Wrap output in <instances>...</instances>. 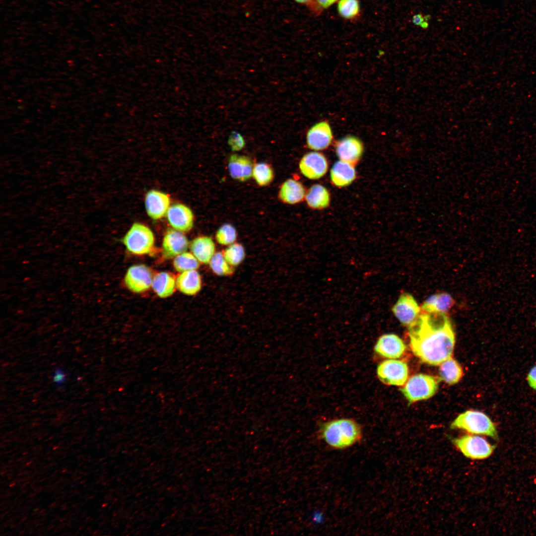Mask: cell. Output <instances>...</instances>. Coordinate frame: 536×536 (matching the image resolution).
<instances>
[{"instance_id": "cell-30", "label": "cell", "mask_w": 536, "mask_h": 536, "mask_svg": "<svg viewBox=\"0 0 536 536\" xmlns=\"http://www.w3.org/2000/svg\"><path fill=\"white\" fill-rule=\"evenodd\" d=\"M209 264L212 271L218 275L228 276L234 272L233 267L227 262L222 252L215 253Z\"/></svg>"}, {"instance_id": "cell-35", "label": "cell", "mask_w": 536, "mask_h": 536, "mask_svg": "<svg viewBox=\"0 0 536 536\" xmlns=\"http://www.w3.org/2000/svg\"><path fill=\"white\" fill-rule=\"evenodd\" d=\"M53 379L54 382L57 386H60L66 382L67 380L66 375L61 369L57 368L55 371Z\"/></svg>"}, {"instance_id": "cell-26", "label": "cell", "mask_w": 536, "mask_h": 536, "mask_svg": "<svg viewBox=\"0 0 536 536\" xmlns=\"http://www.w3.org/2000/svg\"><path fill=\"white\" fill-rule=\"evenodd\" d=\"M252 177L259 186H267L274 179L273 169L270 164L267 162L255 163L253 166Z\"/></svg>"}, {"instance_id": "cell-4", "label": "cell", "mask_w": 536, "mask_h": 536, "mask_svg": "<svg viewBox=\"0 0 536 536\" xmlns=\"http://www.w3.org/2000/svg\"><path fill=\"white\" fill-rule=\"evenodd\" d=\"M439 379L433 376L417 374L411 376L401 392L409 403L428 399L433 396L439 387Z\"/></svg>"}, {"instance_id": "cell-28", "label": "cell", "mask_w": 536, "mask_h": 536, "mask_svg": "<svg viewBox=\"0 0 536 536\" xmlns=\"http://www.w3.org/2000/svg\"><path fill=\"white\" fill-rule=\"evenodd\" d=\"M200 263L192 253L185 252L175 257L173 265L177 271L182 272L197 269Z\"/></svg>"}, {"instance_id": "cell-16", "label": "cell", "mask_w": 536, "mask_h": 536, "mask_svg": "<svg viewBox=\"0 0 536 536\" xmlns=\"http://www.w3.org/2000/svg\"><path fill=\"white\" fill-rule=\"evenodd\" d=\"M189 245V241L182 232L173 228L168 229L163 238V253L167 258H175L186 252Z\"/></svg>"}, {"instance_id": "cell-27", "label": "cell", "mask_w": 536, "mask_h": 536, "mask_svg": "<svg viewBox=\"0 0 536 536\" xmlns=\"http://www.w3.org/2000/svg\"><path fill=\"white\" fill-rule=\"evenodd\" d=\"M337 11L342 18L353 20L357 18L361 13V5L359 0H338Z\"/></svg>"}, {"instance_id": "cell-17", "label": "cell", "mask_w": 536, "mask_h": 536, "mask_svg": "<svg viewBox=\"0 0 536 536\" xmlns=\"http://www.w3.org/2000/svg\"><path fill=\"white\" fill-rule=\"evenodd\" d=\"M254 165L249 156L233 154L229 157L227 167L232 178L240 182H245L252 176Z\"/></svg>"}, {"instance_id": "cell-15", "label": "cell", "mask_w": 536, "mask_h": 536, "mask_svg": "<svg viewBox=\"0 0 536 536\" xmlns=\"http://www.w3.org/2000/svg\"><path fill=\"white\" fill-rule=\"evenodd\" d=\"M169 196L160 191H149L145 197V207L147 215L152 219L158 220L166 215L170 206Z\"/></svg>"}, {"instance_id": "cell-6", "label": "cell", "mask_w": 536, "mask_h": 536, "mask_svg": "<svg viewBox=\"0 0 536 536\" xmlns=\"http://www.w3.org/2000/svg\"><path fill=\"white\" fill-rule=\"evenodd\" d=\"M454 445L466 457L472 460L484 459L489 457L495 446L481 437L465 435L452 439Z\"/></svg>"}, {"instance_id": "cell-8", "label": "cell", "mask_w": 536, "mask_h": 536, "mask_svg": "<svg viewBox=\"0 0 536 536\" xmlns=\"http://www.w3.org/2000/svg\"><path fill=\"white\" fill-rule=\"evenodd\" d=\"M153 278V273L147 266L135 265L130 267L124 277L127 287L134 293H142L151 286Z\"/></svg>"}, {"instance_id": "cell-14", "label": "cell", "mask_w": 536, "mask_h": 536, "mask_svg": "<svg viewBox=\"0 0 536 536\" xmlns=\"http://www.w3.org/2000/svg\"><path fill=\"white\" fill-rule=\"evenodd\" d=\"M406 348L403 341L399 336L394 334H387L379 337L374 349L382 357L397 359L403 355Z\"/></svg>"}, {"instance_id": "cell-24", "label": "cell", "mask_w": 536, "mask_h": 536, "mask_svg": "<svg viewBox=\"0 0 536 536\" xmlns=\"http://www.w3.org/2000/svg\"><path fill=\"white\" fill-rule=\"evenodd\" d=\"M305 199L310 208L318 209L328 207L331 200L328 190L320 184L312 186L306 192Z\"/></svg>"}, {"instance_id": "cell-5", "label": "cell", "mask_w": 536, "mask_h": 536, "mask_svg": "<svg viewBox=\"0 0 536 536\" xmlns=\"http://www.w3.org/2000/svg\"><path fill=\"white\" fill-rule=\"evenodd\" d=\"M123 242L130 253L137 255H144L152 251L155 237L153 232L148 226L139 222H135L123 237Z\"/></svg>"}, {"instance_id": "cell-22", "label": "cell", "mask_w": 536, "mask_h": 536, "mask_svg": "<svg viewBox=\"0 0 536 536\" xmlns=\"http://www.w3.org/2000/svg\"><path fill=\"white\" fill-rule=\"evenodd\" d=\"M454 303V299L449 294L440 293L427 298L421 308L426 313L445 314L453 306Z\"/></svg>"}, {"instance_id": "cell-31", "label": "cell", "mask_w": 536, "mask_h": 536, "mask_svg": "<svg viewBox=\"0 0 536 536\" xmlns=\"http://www.w3.org/2000/svg\"><path fill=\"white\" fill-rule=\"evenodd\" d=\"M237 233L236 228L230 223H224L217 230L215 234L216 241L220 245L229 246L236 240Z\"/></svg>"}, {"instance_id": "cell-25", "label": "cell", "mask_w": 536, "mask_h": 536, "mask_svg": "<svg viewBox=\"0 0 536 536\" xmlns=\"http://www.w3.org/2000/svg\"><path fill=\"white\" fill-rule=\"evenodd\" d=\"M440 379L449 385L457 383L463 375L460 364L451 357L442 362L439 369Z\"/></svg>"}, {"instance_id": "cell-29", "label": "cell", "mask_w": 536, "mask_h": 536, "mask_svg": "<svg viewBox=\"0 0 536 536\" xmlns=\"http://www.w3.org/2000/svg\"><path fill=\"white\" fill-rule=\"evenodd\" d=\"M223 254L227 262L233 267L239 265L246 256L244 246L238 243H234L229 245Z\"/></svg>"}, {"instance_id": "cell-11", "label": "cell", "mask_w": 536, "mask_h": 536, "mask_svg": "<svg viewBox=\"0 0 536 536\" xmlns=\"http://www.w3.org/2000/svg\"><path fill=\"white\" fill-rule=\"evenodd\" d=\"M333 138V132L329 123L321 121L313 125L306 134L308 147L315 151L323 150L331 144Z\"/></svg>"}, {"instance_id": "cell-37", "label": "cell", "mask_w": 536, "mask_h": 536, "mask_svg": "<svg viewBox=\"0 0 536 536\" xmlns=\"http://www.w3.org/2000/svg\"><path fill=\"white\" fill-rule=\"evenodd\" d=\"M298 3L309 5L313 0H294Z\"/></svg>"}, {"instance_id": "cell-23", "label": "cell", "mask_w": 536, "mask_h": 536, "mask_svg": "<svg viewBox=\"0 0 536 536\" xmlns=\"http://www.w3.org/2000/svg\"><path fill=\"white\" fill-rule=\"evenodd\" d=\"M176 286V279L169 272L161 271L153 276L151 287L154 292L160 298L171 296Z\"/></svg>"}, {"instance_id": "cell-7", "label": "cell", "mask_w": 536, "mask_h": 536, "mask_svg": "<svg viewBox=\"0 0 536 536\" xmlns=\"http://www.w3.org/2000/svg\"><path fill=\"white\" fill-rule=\"evenodd\" d=\"M377 374L379 380L384 384L401 386L407 381L408 368L406 363L402 361L388 359L379 364Z\"/></svg>"}, {"instance_id": "cell-33", "label": "cell", "mask_w": 536, "mask_h": 536, "mask_svg": "<svg viewBox=\"0 0 536 536\" xmlns=\"http://www.w3.org/2000/svg\"><path fill=\"white\" fill-rule=\"evenodd\" d=\"M338 1V0H313L309 6L314 13L318 14L334 4L336 3Z\"/></svg>"}, {"instance_id": "cell-2", "label": "cell", "mask_w": 536, "mask_h": 536, "mask_svg": "<svg viewBox=\"0 0 536 536\" xmlns=\"http://www.w3.org/2000/svg\"><path fill=\"white\" fill-rule=\"evenodd\" d=\"M323 440L331 448L344 450L358 443L362 438L361 426L349 418L333 420L325 423L321 428Z\"/></svg>"}, {"instance_id": "cell-12", "label": "cell", "mask_w": 536, "mask_h": 536, "mask_svg": "<svg viewBox=\"0 0 536 536\" xmlns=\"http://www.w3.org/2000/svg\"><path fill=\"white\" fill-rule=\"evenodd\" d=\"M363 151L362 142L353 135H347L342 138L335 145V152L338 158L354 165L361 158Z\"/></svg>"}, {"instance_id": "cell-36", "label": "cell", "mask_w": 536, "mask_h": 536, "mask_svg": "<svg viewBox=\"0 0 536 536\" xmlns=\"http://www.w3.org/2000/svg\"><path fill=\"white\" fill-rule=\"evenodd\" d=\"M527 381L529 386L536 390V365L529 371L527 376Z\"/></svg>"}, {"instance_id": "cell-32", "label": "cell", "mask_w": 536, "mask_h": 536, "mask_svg": "<svg viewBox=\"0 0 536 536\" xmlns=\"http://www.w3.org/2000/svg\"><path fill=\"white\" fill-rule=\"evenodd\" d=\"M228 144L232 151H240L245 146L243 136L236 131H232L228 139Z\"/></svg>"}, {"instance_id": "cell-19", "label": "cell", "mask_w": 536, "mask_h": 536, "mask_svg": "<svg viewBox=\"0 0 536 536\" xmlns=\"http://www.w3.org/2000/svg\"><path fill=\"white\" fill-rule=\"evenodd\" d=\"M356 178L354 165L339 160L333 166L330 171V179L333 185L342 188L349 185Z\"/></svg>"}, {"instance_id": "cell-20", "label": "cell", "mask_w": 536, "mask_h": 536, "mask_svg": "<svg viewBox=\"0 0 536 536\" xmlns=\"http://www.w3.org/2000/svg\"><path fill=\"white\" fill-rule=\"evenodd\" d=\"M192 253L202 264H208L214 255L215 244L212 238L207 236L196 237L191 242Z\"/></svg>"}, {"instance_id": "cell-34", "label": "cell", "mask_w": 536, "mask_h": 536, "mask_svg": "<svg viewBox=\"0 0 536 536\" xmlns=\"http://www.w3.org/2000/svg\"><path fill=\"white\" fill-rule=\"evenodd\" d=\"M430 18V15L423 16L421 13H419L412 16L411 21L414 25L419 26L423 29H427L429 26L428 21Z\"/></svg>"}, {"instance_id": "cell-21", "label": "cell", "mask_w": 536, "mask_h": 536, "mask_svg": "<svg viewBox=\"0 0 536 536\" xmlns=\"http://www.w3.org/2000/svg\"><path fill=\"white\" fill-rule=\"evenodd\" d=\"M176 287L182 293L187 295H194L201 288V279L196 270L181 272L176 279Z\"/></svg>"}, {"instance_id": "cell-10", "label": "cell", "mask_w": 536, "mask_h": 536, "mask_svg": "<svg viewBox=\"0 0 536 536\" xmlns=\"http://www.w3.org/2000/svg\"><path fill=\"white\" fill-rule=\"evenodd\" d=\"M392 310L401 323L407 327L412 324L420 314V308L417 302L407 293L400 295Z\"/></svg>"}, {"instance_id": "cell-3", "label": "cell", "mask_w": 536, "mask_h": 536, "mask_svg": "<svg viewBox=\"0 0 536 536\" xmlns=\"http://www.w3.org/2000/svg\"><path fill=\"white\" fill-rule=\"evenodd\" d=\"M451 429H460L469 433L488 436L498 439L496 427L485 413L475 410H467L458 415L451 423Z\"/></svg>"}, {"instance_id": "cell-1", "label": "cell", "mask_w": 536, "mask_h": 536, "mask_svg": "<svg viewBox=\"0 0 536 536\" xmlns=\"http://www.w3.org/2000/svg\"><path fill=\"white\" fill-rule=\"evenodd\" d=\"M407 328L410 347L422 362L438 365L452 357L455 335L444 313L424 312Z\"/></svg>"}, {"instance_id": "cell-18", "label": "cell", "mask_w": 536, "mask_h": 536, "mask_svg": "<svg viewBox=\"0 0 536 536\" xmlns=\"http://www.w3.org/2000/svg\"><path fill=\"white\" fill-rule=\"evenodd\" d=\"M306 191L303 184L293 179H288L281 185L278 193L279 200L283 203L295 204L305 198Z\"/></svg>"}, {"instance_id": "cell-13", "label": "cell", "mask_w": 536, "mask_h": 536, "mask_svg": "<svg viewBox=\"0 0 536 536\" xmlns=\"http://www.w3.org/2000/svg\"><path fill=\"white\" fill-rule=\"evenodd\" d=\"M166 216L171 226L177 230L187 232L193 227L194 214L192 210L184 204L177 203L171 205Z\"/></svg>"}, {"instance_id": "cell-9", "label": "cell", "mask_w": 536, "mask_h": 536, "mask_svg": "<svg viewBox=\"0 0 536 536\" xmlns=\"http://www.w3.org/2000/svg\"><path fill=\"white\" fill-rule=\"evenodd\" d=\"M299 167L301 173L311 180L323 177L328 169L327 158L322 153L312 151L305 154L301 159Z\"/></svg>"}]
</instances>
